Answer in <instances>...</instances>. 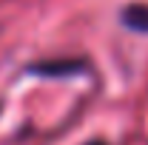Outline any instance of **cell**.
<instances>
[{"instance_id":"obj_3","label":"cell","mask_w":148,"mask_h":145,"mask_svg":"<svg viewBox=\"0 0 148 145\" xmlns=\"http://www.w3.org/2000/svg\"><path fill=\"white\" fill-rule=\"evenodd\" d=\"M88 145H103V142H88Z\"/></svg>"},{"instance_id":"obj_2","label":"cell","mask_w":148,"mask_h":145,"mask_svg":"<svg viewBox=\"0 0 148 145\" xmlns=\"http://www.w3.org/2000/svg\"><path fill=\"white\" fill-rule=\"evenodd\" d=\"M34 74H49V77H66V74L83 71V63L80 60H54V63H40V66H32Z\"/></svg>"},{"instance_id":"obj_1","label":"cell","mask_w":148,"mask_h":145,"mask_svg":"<svg viewBox=\"0 0 148 145\" xmlns=\"http://www.w3.org/2000/svg\"><path fill=\"white\" fill-rule=\"evenodd\" d=\"M120 20H123V26H128L131 31H143V34H148V6H143V3L125 6L123 14H120Z\"/></svg>"}]
</instances>
